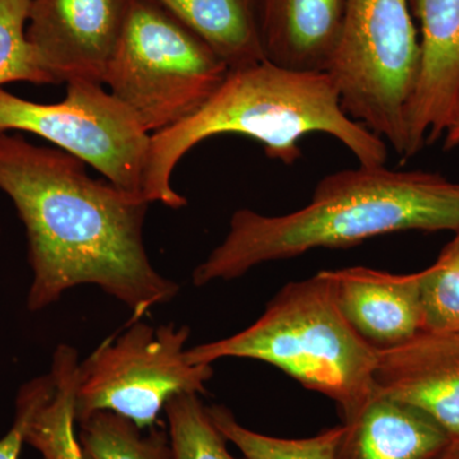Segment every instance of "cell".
Segmentation results:
<instances>
[{
	"mask_svg": "<svg viewBox=\"0 0 459 459\" xmlns=\"http://www.w3.org/2000/svg\"><path fill=\"white\" fill-rule=\"evenodd\" d=\"M0 189L26 229L31 312L56 303L68 290L93 285L140 320L179 291L148 258L143 226L150 202L93 179L77 157L3 133Z\"/></svg>",
	"mask_w": 459,
	"mask_h": 459,
	"instance_id": "1",
	"label": "cell"
},
{
	"mask_svg": "<svg viewBox=\"0 0 459 459\" xmlns=\"http://www.w3.org/2000/svg\"><path fill=\"white\" fill-rule=\"evenodd\" d=\"M458 230L459 183L437 172L359 165L325 175L309 204L295 212L238 210L222 243L193 272V283L238 279L263 263L319 247H355L401 231Z\"/></svg>",
	"mask_w": 459,
	"mask_h": 459,
	"instance_id": "2",
	"label": "cell"
},
{
	"mask_svg": "<svg viewBox=\"0 0 459 459\" xmlns=\"http://www.w3.org/2000/svg\"><path fill=\"white\" fill-rule=\"evenodd\" d=\"M313 133L336 138L359 165H385L388 159L385 141L344 111L328 72L292 71L268 60L232 69L197 113L151 134L143 197L174 210L186 205L172 188V172L208 138L246 135L261 143L270 159L294 165L303 156L301 138Z\"/></svg>",
	"mask_w": 459,
	"mask_h": 459,
	"instance_id": "3",
	"label": "cell"
},
{
	"mask_svg": "<svg viewBox=\"0 0 459 459\" xmlns=\"http://www.w3.org/2000/svg\"><path fill=\"white\" fill-rule=\"evenodd\" d=\"M377 352L344 319L320 271L283 286L244 331L186 349V358L193 365L228 358L267 362L333 401L347 422L376 395Z\"/></svg>",
	"mask_w": 459,
	"mask_h": 459,
	"instance_id": "4",
	"label": "cell"
},
{
	"mask_svg": "<svg viewBox=\"0 0 459 459\" xmlns=\"http://www.w3.org/2000/svg\"><path fill=\"white\" fill-rule=\"evenodd\" d=\"M228 65L155 0H132L104 84L150 134L197 113L221 86Z\"/></svg>",
	"mask_w": 459,
	"mask_h": 459,
	"instance_id": "5",
	"label": "cell"
},
{
	"mask_svg": "<svg viewBox=\"0 0 459 459\" xmlns=\"http://www.w3.org/2000/svg\"><path fill=\"white\" fill-rule=\"evenodd\" d=\"M410 0H346L328 74L350 117L407 156V108L418 82L420 40Z\"/></svg>",
	"mask_w": 459,
	"mask_h": 459,
	"instance_id": "6",
	"label": "cell"
},
{
	"mask_svg": "<svg viewBox=\"0 0 459 459\" xmlns=\"http://www.w3.org/2000/svg\"><path fill=\"white\" fill-rule=\"evenodd\" d=\"M189 327H152L138 320L104 341L80 362L74 415L80 424L101 411L131 420L138 428L159 424L166 404L181 394H204L212 365L186 361Z\"/></svg>",
	"mask_w": 459,
	"mask_h": 459,
	"instance_id": "7",
	"label": "cell"
},
{
	"mask_svg": "<svg viewBox=\"0 0 459 459\" xmlns=\"http://www.w3.org/2000/svg\"><path fill=\"white\" fill-rule=\"evenodd\" d=\"M104 84L66 83L56 104H38L0 87V134L27 132L92 166L117 188L143 198L151 134ZM148 202V201H147Z\"/></svg>",
	"mask_w": 459,
	"mask_h": 459,
	"instance_id": "8",
	"label": "cell"
},
{
	"mask_svg": "<svg viewBox=\"0 0 459 459\" xmlns=\"http://www.w3.org/2000/svg\"><path fill=\"white\" fill-rule=\"evenodd\" d=\"M132 0H31L27 40L51 83L104 84Z\"/></svg>",
	"mask_w": 459,
	"mask_h": 459,
	"instance_id": "9",
	"label": "cell"
},
{
	"mask_svg": "<svg viewBox=\"0 0 459 459\" xmlns=\"http://www.w3.org/2000/svg\"><path fill=\"white\" fill-rule=\"evenodd\" d=\"M420 22L418 82L407 108V156L446 134L459 107V0H410Z\"/></svg>",
	"mask_w": 459,
	"mask_h": 459,
	"instance_id": "10",
	"label": "cell"
},
{
	"mask_svg": "<svg viewBox=\"0 0 459 459\" xmlns=\"http://www.w3.org/2000/svg\"><path fill=\"white\" fill-rule=\"evenodd\" d=\"M344 319L377 350H388L422 333L420 274L368 267L325 270Z\"/></svg>",
	"mask_w": 459,
	"mask_h": 459,
	"instance_id": "11",
	"label": "cell"
},
{
	"mask_svg": "<svg viewBox=\"0 0 459 459\" xmlns=\"http://www.w3.org/2000/svg\"><path fill=\"white\" fill-rule=\"evenodd\" d=\"M346 0H256L265 60L300 72H327Z\"/></svg>",
	"mask_w": 459,
	"mask_h": 459,
	"instance_id": "12",
	"label": "cell"
},
{
	"mask_svg": "<svg viewBox=\"0 0 459 459\" xmlns=\"http://www.w3.org/2000/svg\"><path fill=\"white\" fill-rule=\"evenodd\" d=\"M448 435L421 411L376 394L343 422L334 459H439Z\"/></svg>",
	"mask_w": 459,
	"mask_h": 459,
	"instance_id": "13",
	"label": "cell"
},
{
	"mask_svg": "<svg viewBox=\"0 0 459 459\" xmlns=\"http://www.w3.org/2000/svg\"><path fill=\"white\" fill-rule=\"evenodd\" d=\"M77 352L60 344L47 376L35 377L20 389L16 412L25 419V442L42 459H83L74 425Z\"/></svg>",
	"mask_w": 459,
	"mask_h": 459,
	"instance_id": "14",
	"label": "cell"
},
{
	"mask_svg": "<svg viewBox=\"0 0 459 459\" xmlns=\"http://www.w3.org/2000/svg\"><path fill=\"white\" fill-rule=\"evenodd\" d=\"M376 394L386 395L433 420L459 451V358L407 359L379 350Z\"/></svg>",
	"mask_w": 459,
	"mask_h": 459,
	"instance_id": "15",
	"label": "cell"
},
{
	"mask_svg": "<svg viewBox=\"0 0 459 459\" xmlns=\"http://www.w3.org/2000/svg\"><path fill=\"white\" fill-rule=\"evenodd\" d=\"M232 69L264 62L256 0H155Z\"/></svg>",
	"mask_w": 459,
	"mask_h": 459,
	"instance_id": "16",
	"label": "cell"
},
{
	"mask_svg": "<svg viewBox=\"0 0 459 459\" xmlns=\"http://www.w3.org/2000/svg\"><path fill=\"white\" fill-rule=\"evenodd\" d=\"M78 425L83 459H172L168 430L160 424L143 434L131 420L101 411Z\"/></svg>",
	"mask_w": 459,
	"mask_h": 459,
	"instance_id": "17",
	"label": "cell"
},
{
	"mask_svg": "<svg viewBox=\"0 0 459 459\" xmlns=\"http://www.w3.org/2000/svg\"><path fill=\"white\" fill-rule=\"evenodd\" d=\"M214 425L246 459H334L342 425L301 439L271 437L241 425L225 406L208 407Z\"/></svg>",
	"mask_w": 459,
	"mask_h": 459,
	"instance_id": "18",
	"label": "cell"
},
{
	"mask_svg": "<svg viewBox=\"0 0 459 459\" xmlns=\"http://www.w3.org/2000/svg\"><path fill=\"white\" fill-rule=\"evenodd\" d=\"M419 274L422 333L459 336V230L437 262Z\"/></svg>",
	"mask_w": 459,
	"mask_h": 459,
	"instance_id": "19",
	"label": "cell"
},
{
	"mask_svg": "<svg viewBox=\"0 0 459 459\" xmlns=\"http://www.w3.org/2000/svg\"><path fill=\"white\" fill-rule=\"evenodd\" d=\"M165 413L172 459H238L230 453L228 440L199 394L172 398Z\"/></svg>",
	"mask_w": 459,
	"mask_h": 459,
	"instance_id": "20",
	"label": "cell"
},
{
	"mask_svg": "<svg viewBox=\"0 0 459 459\" xmlns=\"http://www.w3.org/2000/svg\"><path fill=\"white\" fill-rule=\"evenodd\" d=\"M31 0H0V87L5 83L53 84L36 63L27 40Z\"/></svg>",
	"mask_w": 459,
	"mask_h": 459,
	"instance_id": "21",
	"label": "cell"
},
{
	"mask_svg": "<svg viewBox=\"0 0 459 459\" xmlns=\"http://www.w3.org/2000/svg\"><path fill=\"white\" fill-rule=\"evenodd\" d=\"M385 351L407 359L459 358V336L421 333L410 342Z\"/></svg>",
	"mask_w": 459,
	"mask_h": 459,
	"instance_id": "22",
	"label": "cell"
},
{
	"mask_svg": "<svg viewBox=\"0 0 459 459\" xmlns=\"http://www.w3.org/2000/svg\"><path fill=\"white\" fill-rule=\"evenodd\" d=\"M25 419L16 412L11 430L0 439V459H20L21 451L25 444Z\"/></svg>",
	"mask_w": 459,
	"mask_h": 459,
	"instance_id": "23",
	"label": "cell"
},
{
	"mask_svg": "<svg viewBox=\"0 0 459 459\" xmlns=\"http://www.w3.org/2000/svg\"><path fill=\"white\" fill-rule=\"evenodd\" d=\"M457 146H459V107L446 134H444V150H452Z\"/></svg>",
	"mask_w": 459,
	"mask_h": 459,
	"instance_id": "24",
	"label": "cell"
},
{
	"mask_svg": "<svg viewBox=\"0 0 459 459\" xmlns=\"http://www.w3.org/2000/svg\"><path fill=\"white\" fill-rule=\"evenodd\" d=\"M442 457H451V458H458L459 459V451L451 453V455H444Z\"/></svg>",
	"mask_w": 459,
	"mask_h": 459,
	"instance_id": "25",
	"label": "cell"
},
{
	"mask_svg": "<svg viewBox=\"0 0 459 459\" xmlns=\"http://www.w3.org/2000/svg\"><path fill=\"white\" fill-rule=\"evenodd\" d=\"M439 459H458V458H451V457H440Z\"/></svg>",
	"mask_w": 459,
	"mask_h": 459,
	"instance_id": "26",
	"label": "cell"
}]
</instances>
